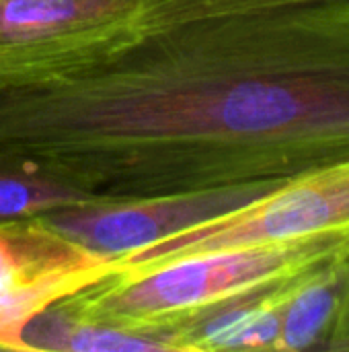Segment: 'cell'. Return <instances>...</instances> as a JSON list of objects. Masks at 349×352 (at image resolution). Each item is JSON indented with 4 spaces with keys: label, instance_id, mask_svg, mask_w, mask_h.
Returning <instances> with one entry per match:
<instances>
[{
    "label": "cell",
    "instance_id": "4",
    "mask_svg": "<svg viewBox=\"0 0 349 352\" xmlns=\"http://www.w3.org/2000/svg\"><path fill=\"white\" fill-rule=\"evenodd\" d=\"M156 0H0V89L31 85L128 37Z\"/></svg>",
    "mask_w": 349,
    "mask_h": 352
},
{
    "label": "cell",
    "instance_id": "3",
    "mask_svg": "<svg viewBox=\"0 0 349 352\" xmlns=\"http://www.w3.org/2000/svg\"><path fill=\"white\" fill-rule=\"evenodd\" d=\"M315 237H349V157L282 179L247 204L117 258L111 274L134 276L197 254Z\"/></svg>",
    "mask_w": 349,
    "mask_h": 352
},
{
    "label": "cell",
    "instance_id": "1",
    "mask_svg": "<svg viewBox=\"0 0 349 352\" xmlns=\"http://www.w3.org/2000/svg\"><path fill=\"white\" fill-rule=\"evenodd\" d=\"M349 157V0H156L58 74L0 89V163L101 198L288 179Z\"/></svg>",
    "mask_w": 349,
    "mask_h": 352
},
{
    "label": "cell",
    "instance_id": "2",
    "mask_svg": "<svg viewBox=\"0 0 349 352\" xmlns=\"http://www.w3.org/2000/svg\"><path fill=\"white\" fill-rule=\"evenodd\" d=\"M341 258H349V237H315L197 254L134 276L109 274L60 305L93 324L156 334L169 351H175L173 332L214 307Z\"/></svg>",
    "mask_w": 349,
    "mask_h": 352
},
{
    "label": "cell",
    "instance_id": "9",
    "mask_svg": "<svg viewBox=\"0 0 349 352\" xmlns=\"http://www.w3.org/2000/svg\"><path fill=\"white\" fill-rule=\"evenodd\" d=\"M107 200L39 169L0 163V223L43 217L56 210Z\"/></svg>",
    "mask_w": 349,
    "mask_h": 352
},
{
    "label": "cell",
    "instance_id": "7",
    "mask_svg": "<svg viewBox=\"0 0 349 352\" xmlns=\"http://www.w3.org/2000/svg\"><path fill=\"white\" fill-rule=\"evenodd\" d=\"M348 299L349 258L302 276L284 307L276 351H327Z\"/></svg>",
    "mask_w": 349,
    "mask_h": 352
},
{
    "label": "cell",
    "instance_id": "8",
    "mask_svg": "<svg viewBox=\"0 0 349 352\" xmlns=\"http://www.w3.org/2000/svg\"><path fill=\"white\" fill-rule=\"evenodd\" d=\"M25 351L138 352L169 351L156 334L128 332L76 318L60 303L37 316L23 336Z\"/></svg>",
    "mask_w": 349,
    "mask_h": 352
},
{
    "label": "cell",
    "instance_id": "5",
    "mask_svg": "<svg viewBox=\"0 0 349 352\" xmlns=\"http://www.w3.org/2000/svg\"><path fill=\"white\" fill-rule=\"evenodd\" d=\"M113 272V260L41 217L0 223V351H25L29 324Z\"/></svg>",
    "mask_w": 349,
    "mask_h": 352
},
{
    "label": "cell",
    "instance_id": "6",
    "mask_svg": "<svg viewBox=\"0 0 349 352\" xmlns=\"http://www.w3.org/2000/svg\"><path fill=\"white\" fill-rule=\"evenodd\" d=\"M278 182L173 196L107 198L84 206L56 210L41 219L66 237L115 262L117 258L160 241L185 227L247 204Z\"/></svg>",
    "mask_w": 349,
    "mask_h": 352
},
{
    "label": "cell",
    "instance_id": "10",
    "mask_svg": "<svg viewBox=\"0 0 349 352\" xmlns=\"http://www.w3.org/2000/svg\"><path fill=\"white\" fill-rule=\"evenodd\" d=\"M327 351L349 352V299L348 303H346V307H344V314H341L339 322H337L335 334H333V338H331Z\"/></svg>",
    "mask_w": 349,
    "mask_h": 352
}]
</instances>
